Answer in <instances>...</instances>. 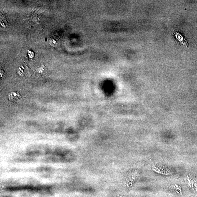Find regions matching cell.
I'll use <instances>...</instances> for the list:
<instances>
[{"mask_svg": "<svg viewBox=\"0 0 197 197\" xmlns=\"http://www.w3.org/2000/svg\"><path fill=\"white\" fill-rule=\"evenodd\" d=\"M45 68H46V67H45L44 66H43L42 67L37 69L36 70L37 72L38 73L40 74V75H42V74L44 73L43 72L45 70Z\"/></svg>", "mask_w": 197, "mask_h": 197, "instance_id": "cell-3", "label": "cell"}, {"mask_svg": "<svg viewBox=\"0 0 197 197\" xmlns=\"http://www.w3.org/2000/svg\"><path fill=\"white\" fill-rule=\"evenodd\" d=\"M21 96L20 93L17 91L12 92L9 95V99L11 101L16 103L21 99Z\"/></svg>", "mask_w": 197, "mask_h": 197, "instance_id": "cell-1", "label": "cell"}, {"mask_svg": "<svg viewBox=\"0 0 197 197\" xmlns=\"http://www.w3.org/2000/svg\"><path fill=\"white\" fill-rule=\"evenodd\" d=\"M175 35H176V38L182 44L185 45L186 46H187L188 45V44L187 41H186L185 39H184V38L178 32L175 33Z\"/></svg>", "mask_w": 197, "mask_h": 197, "instance_id": "cell-2", "label": "cell"}]
</instances>
